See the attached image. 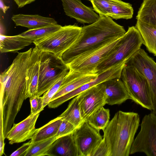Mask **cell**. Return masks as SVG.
I'll return each mask as SVG.
<instances>
[{
	"mask_svg": "<svg viewBox=\"0 0 156 156\" xmlns=\"http://www.w3.org/2000/svg\"><path fill=\"white\" fill-rule=\"evenodd\" d=\"M31 141L24 143L17 150L13 152L10 155V156H24L31 144Z\"/></svg>",
	"mask_w": 156,
	"mask_h": 156,
	"instance_id": "35",
	"label": "cell"
},
{
	"mask_svg": "<svg viewBox=\"0 0 156 156\" xmlns=\"http://www.w3.org/2000/svg\"><path fill=\"white\" fill-rule=\"evenodd\" d=\"M120 78L130 99L142 107L152 111L151 92L145 78L135 68L126 64L122 71Z\"/></svg>",
	"mask_w": 156,
	"mask_h": 156,
	"instance_id": "5",
	"label": "cell"
},
{
	"mask_svg": "<svg viewBox=\"0 0 156 156\" xmlns=\"http://www.w3.org/2000/svg\"><path fill=\"white\" fill-rule=\"evenodd\" d=\"M135 26L140 32L143 44L148 51L156 56V26L137 20Z\"/></svg>",
	"mask_w": 156,
	"mask_h": 156,
	"instance_id": "22",
	"label": "cell"
},
{
	"mask_svg": "<svg viewBox=\"0 0 156 156\" xmlns=\"http://www.w3.org/2000/svg\"><path fill=\"white\" fill-rule=\"evenodd\" d=\"M56 140L55 136L31 143L24 156H47L48 151Z\"/></svg>",
	"mask_w": 156,
	"mask_h": 156,
	"instance_id": "29",
	"label": "cell"
},
{
	"mask_svg": "<svg viewBox=\"0 0 156 156\" xmlns=\"http://www.w3.org/2000/svg\"><path fill=\"white\" fill-rule=\"evenodd\" d=\"M76 128L67 120L62 119L55 137L56 139L61 137L73 133Z\"/></svg>",
	"mask_w": 156,
	"mask_h": 156,
	"instance_id": "32",
	"label": "cell"
},
{
	"mask_svg": "<svg viewBox=\"0 0 156 156\" xmlns=\"http://www.w3.org/2000/svg\"><path fill=\"white\" fill-rule=\"evenodd\" d=\"M77 96L81 116L84 121L106 104L103 82L87 89Z\"/></svg>",
	"mask_w": 156,
	"mask_h": 156,
	"instance_id": "12",
	"label": "cell"
},
{
	"mask_svg": "<svg viewBox=\"0 0 156 156\" xmlns=\"http://www.w3.org/2000/svg\"><path fill=\"white\" fill-rule=\"evenodd\" d=\"M33 42L19 34L13 36L0 35V50L1 53L16 52Z\"/></svg>",
	"mask_w": 156,
	"mask_h": 156,
	"instance_id": "21",
	"label": "cell"
},
{
	"mask_svg": "<svg viewBox=\"0 0 156 156\" xmlns=\"http://www.w3.org/2000/svg\"><path fill=\"white\" fill-rule=\"evenodd\" d=\"M39 114L40 113L35 115L30 114L22 121L14 123L6 137L9 143L12 144L31 139L37 129L35 125Z\"/></svg>",
	"mask_w": 156,
	"mask_h": 156,
	"instance_id": "15",
	"label": "cell"
},
{
	"mask_svg": "<svg viewBox=\"0 0 156 156\" xmlns=\"http://www.w3.org/2000/svg\"><path fill=\"white\" fill-rule=\"evenodd\" d=\"M62 27L58 24H52L35 29H29L19 34L33 42L48 36L58 30Z\"/></svg>",
	"mask_w": 156,
	"mask_h": 156,
	"instance_id": "28",
	"label": "cell"
},
{
	"mask_svg": "<svg viewBox=\"0 0 156 156\" xmlns=\"http://www.w3.org/2000/svg\"><path fill=\"white\" fill-rule=\"evenodd\" d=\"M138 152L156 156V114L153 112L143 118L140 132L132 144L130 154Z\"/></svg>",
	"mask_w": 156,
	"mask_h": 156,
	"instance_id": "9",
	"label": "cell"
},
{
	"mask_svg": "<svg viewBox=\"0 0 156 156\" xmlns=\"http://www.w3.org/2000/svg\"><path fill=\"white\" fill-rule=\"evenodd\" d=\"M112 0H91L94 10L99 16H109Z\"/></svg>",
	"mask_w": 156,
	"mask_h": 156,
	"instance_id": "31",
	"label": "cell"
},
{
	"mask_svg": "<svg viewBox=\"0 0 156 156\" xmlns=\"http://www.w3.org/2000/svg\"><path fill=\"white\" fill-rule=\"evenodd\" d=\"M136 18L137 20L156 26V0H143Z\"/></svg>",
	"mask_w": 156,
	"mask_h": 156,
	"instance_id": "24",
	"label": "cell"
},
{
	"mask_svg": "<svg viewBox=\"0 0 156 156\" xmlns=\"http://www.w3.org/2000/svg\"><path fill=\"white\" fill-rule=\"evenodd\" d=\"M39 62L37 95L40 96L49 89L69 68L60 58L49 52L41 51Z\"/></svg>",
	"mask_w": 156,
	"mask_h": 156,
	"instance_id": "7",
	"label": "cell"
},
{
	"mask_svg": "<svg viewBox=\"0 0 156 156\" xmlns=\"http://www.w3.org/2000/svg\"><path fill=\"white\" fill-rule=\"evenodd\" d=\"M0 155L1 156L4 154L5 143L3 135V120L2 118L0 119Z\"/></svg>",
	"mask_w": 156,
	"mask_h": 156,
	"instance_id": "36",
	"label": "cell"
},
{
	"mask_svg": "<svg viewBox=\"0 0 156 156\" xmlns=\"http://www.w3.org/2000/svg\"><path fill=\"white\" fill-rule=\"evenodd\" d=\"M65 14L81 23L91 24L96 21L99 15L93 9L83 4L81 0H61Z\"/></svg>",
	"mask_w": 156,
	"mask_h": 156,
	"instance_id": "14",
	"label": "cell"
},
{
	"mask_svg": "<svg viewBox=\"0 0 156 156\" xmlns=\"http://www.w3.org/2000/svg\"><path fill=\"white\" fill-rule=\"evenodd\" d=\"M91 156H109L108 148L103 138L94 151Z\"/></svg>",
	"mask_w": 156,
	"mask_h": 156,
	"instance_id": "34",
	"label": "cell"
},
{
	"mask_svg": "<svg viewBox=\"0 0 156 156\" xmlns=\"http://www.w3.org/2000/svg\"><path fill=\"white\" fill-rule=\"evenodd\" d=\"M126 62L120 63L98 74V77L91 81L84 84L76 90L49 102L48 107L50 108H57L64 103L77 96L80 93L97 84L117 77L120 78L122 69Z\"/></svg>",
	"mask_w": 156,
	"mask_h": 156,
	"instance_id": "13",
	"label": "cell"
},
{
	"mask_svg": "<svg viewBox=\"0 0 156 156\" xmlns=\"http://www.w3.org/2000/svg\"><path fill=\"white\" fill-rule=\"evenodd\" d=\"M32 49L18 53L11 64L0 74V108L5 124L14 123L24 101L29 98L26 71Z\"/></svg>",
	"mask_w": 156,
	"mask_h": 156,
	"instance_id": "1",
	"label": "cell"
},
{
	"mask_svg": "<svg viewBox=\"0 0 156 156\" xmlns=\"http://www.w3.org/2000/svg\"><path fill=\"white\" fill-rule=\"evenodd\" d=\"M133 9L131 4L121 0H112L109 16L112 19L128 20L131 19Z\"/></svg>",
	"mask_w": 156,
	"mask_h": 156,
	"instance_id": "26",
	"label": "cell"
},
{
	"mask_svg": "<svg viewBox=\"0 0 156 156\" xmlns=\"http://www.w3.org/2000/svg\"><path fill=\"white\" fill-rule=\"evenodd\" d=\"M81 29L82 27L75 25H65L48 36L33 43L41 51L52 53L60 58L63 53L76 41Z\"/></svg>",
	"mask_w": 156,
	"mask_h": 156,
	"instance_id": "6",
	"label": "cell"
},
{
	"mask_svg": "<svg viewBox=\"0 0 156 156\" xmlns=\"http://www.w3.org/2000/svg\"><path fill=\"white\" fill-rule=\"evenodd\" d=\"M125 64L135 68L147 80L151 92L152 112L156 114V62L141 48Z\"/></svg>",
	"mask_w": 156,
	"mask_h": 156,
	"instance_id": "10",
	"label": "cell"
},
{
	"mask_svg": "<svg viewBox=\"0 0 156 156\" xmlns=\"http://www.w3.org/2000/svg\"><path fill=\"white\" fill-rule=\"evenodd\" d=\"M143 44L142 37L136 27H129L113 52L98 66L97 73L99 74L120 63L126 62L141 48Z\"/></svg>",
	"mask_w": 156,
	"mask_h": 156,
	"instance_id": "4",
	"label": "cell"
},
{
	"mask_svg": "<svg viewBox=\"0 0 156 156\" xmlns=\"http://www.w3.org/2000/svg\"><path fill=\"white\" fill-rule=\"evenodd\" d=\"M110 117L109 110L103 107L90 116L86 121L96 129L103 131L109 122Z\"/></svg>",
	"mask_w": 156,
	"mask_h": 156,
	"instance_id": "27",
	"label": "cell"
},
{
	"mask_svg": "<svg viewBox=\"0 0 156 156\" xmlns=\"http://www.w3.org/2000/svg\"><path fill=\"white\" fill-rule=\"evenodd\" d=\"M106 104L120 105L130 99L126 88L120 78H113L103 82Z\"/></svg>",
	"mask_w": 156,
	"mask_h": 156,
	"instance_id": "17",
	"label": "cell"
},
{
	"mask_svg": "<svg viewBox=\"0 0 156 156\" xmlns=\"http://www.w3.org/2000/svg\"><path fill=\"white\" fill-rule=\"evenodd\" d=\"M138 113L133 112H117L103 130L109 156H129L139 126Z\"/></svg>",
	"mask_w": 156,
	"mask_h": 156,
	"instance_id": "3",
	"label": "cell"
},
{
	"mask_svg": "<svg viewBox=\"0 0 156 156\" xmlns=\"http://www.w3.org/2000/svg\"><path fill=\"white\" fill-rule=\"evenodd\" d=\"M49 156H79L73 133L56 139L48 152Z\"/></svg>",
	"mask_w": 156,
	"mask_h": 156,
	"instance_id": "19",
	"label": "cell"
},
{
	"mask_svg": "<svg viewBox=\"0 0 156 156\" xmlns=\"http://www.w3.org/2000/svg\"><path fill=\"white\" fill-rule=\"evenodd\" d=\"M98 131L84 121L73 133L79 156H91L103 138Z\"/></svg>",
	"mask_w": 156,
	"mask_h": 156,
	"instance_id": "11",
	"label": "cell"
},
{
	"mask_svg": "<svg viewBox=\"0 0 156 156\" xmlns=\"http://www.w3.org/2000/svg\"><path fill=\"white\" fill-rule=\"evenodd\" d=\"M62 120V117L58 116L44 126L37 129L31 139V143L55 136Z\"/></svg>",
	"mask_w": 156,
	"mask_h": 156,
	"instance_id": "23",
	"label": "cell"
},
{
	"mask_svg": "<svg viewBox=\"0 0 156 156\" xmlns=\"http://www.w3.org/2000/svg\"><path fill=\"white\" fill-rule=\"evenodd\" d=\"M122 37L97 49L80 55L67 66L69 69L81 73H97L98 67L113 52Z\"/></svg>",
	"mask_w": 156,
	"mask_h": 156,
	"instance_id": "8",
	"label": "cell"
},
{
	"mask_svg": "<svg viewBox=\"0 0 156 156\" xmlns=\"http://www.w3.org/2000/svg\"><path fill=\"white\" fill-rule=\"evenodd\" d=\"M98 75V73L83 74L69 69L63 79L60 88L52 97L50 101L91 81L96 79Z\"/></svg>",
	"mask_w": 156,
	"mask_h": 156,
	"instance_id": "16",
	"label": "cell"
},
{
	"mask_svg": "<svg viewBox=\"0 0 156 156\" xmlns=\"http://www.w3.org/2000/svg\"><path fill=\"white\" fill-rule=\"evenodd\" d=\"M69 70V68L66 69L52 87L44 94L42 97L43 98V106L44 108L48 105L51 98L60 88L63 79Z\"/></svg>",
	"mask_w": 156,
	"mask_h": 156,
	"instance_id": "30",
	"label": "cell"
},
{
	"mask_svg": "<svg viewBox=\"0 0 156 156\" xmlns=\"http://www.w3.org/2000/svg\"><path fill=\"white\" fill-rule=\"evenodd\" d=\"M126 32L123 26L110 17L99 16L94 23L82 27L78 38L63 53L60 58L67 66L80 55L105 45L121 37Z\"/></svg>",
	"mask_w": 156,
	"mask_h": 156,
	"instance_id": "2",
	"label": "cell"
},
{
	"mask_svg": "<svg viewBox=\"0 0 156 156\" xmlns=\"http://www.w3.org/2000/svg\"><path fill=\"white\" fill-rule=\"evenodd\" d=\"M36 0H14L16 4L17 5L18 8H21L24 6L30 4Z\"/></svg>",
	"mask_w": 156,
	"mask_h": 156,
	"instance_id": "37",
	"label": "cell"
},
{
	"mask_svg": "<svg viewBox=\"0 0 156 156\" xmlns=\"http://www.w3.org/2000/svg\"><path fill=\"white\" fill-rule=\"evenodd\" d=\"M12 20L16 26H21L29 29H35L52 24L57 22L53 18L39 15H13Z\"/></svg>",
	"mask_w": 156,
	"mask_h": 156,
	"instance_id": "20",
	"label": "cell"
},
{
	"mask_svg": "<svg viewBox=\"0 0 156 156\" xmlns=\"http://www.w3.org/2000/svg\"><path fill=\"white\" fill-rule=\"evenodd\" d=\"M89 0V1H90L91 0Z\"/></svg>",
	"mask_w": 156,
	"mask_h": 156,
	"instance_id": "39",
	"label": "cell"
},
{
	"mask_svg": "<svg viewBox=\"0 0 156 156\" xmlns=\"http://www.w3.org/2000/svg\"><path fill=\"white\" fill-rule=\"evenodd\" d=\"M41 51L36 46L33 48L26 71V80L29 98L36 96L37 94Z\"/></svg>",
	"mask_w": 156,
	"mask_h": 156,
	"instance_id": "18",
	"label": "cell"
},
{
	"mask_svg": "<svg viewBox=\"0 0 156 156\" xmlns=\"http://www.w3.org/2000/svg\"><path fill=\"white\" fill-rule=\"evenodd\" d=\"M0 8L2 9L3 13H5L6 11L9 9L10 7L9 6H7L4 3L2 0H0Z\"/></svg>",
	"mask_w": 156,
	"mask_h": 156,
	"instance_id": "38",
	"label": "cell"
},
{
	"mask_svg": "<svg viewBox=\"0 0 156 156\" xmlns=\"http://www.w3.org/2000/svg\"><path fill=\"white\" fill-rule=\"evenodd\" d=\"M31 107L30 114L35 115L40 113L44 109L43 98L42 97L35 96L30 98Z\"/></svg>",
	"mask_w": 156,
	"mask_h": 156,
	"instance_id": "33",
	"label": "cell"
},
{
	"mask_svg": "<svg viewBox=\"0 0 156 156\" xmlns=\"http://www.w3.org/2000/svg\"><path fill=\"white\" fill-rule=\"evenodd\" d=\"M59 116L73 124L76 128L85 121L81 113L78 98L74 97L69 103L66 109Z\"/></svg>",
	"mask_w": 156,
	"mask_h": 156,
	"instance_id": "25",
	"label": "cell"
}]
</instances>
